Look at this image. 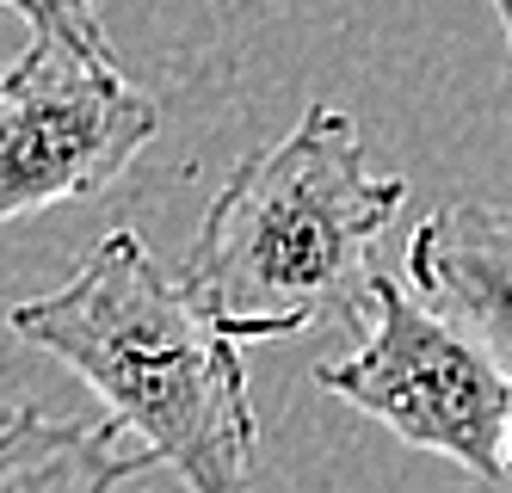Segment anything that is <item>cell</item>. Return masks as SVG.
<instances>
[{"mask_svg": "<svg viewBox=\"0 0 512 493\" xmlns=\"http://www.w3.org/2000/svg\"><path fill=\"white\" fill-rule=\"evenodd\" d=\"M494 7V19H500V31H506V50H512V0H488Z\"/></svg>", "mask_w": 512, "mask_h": 493, "instance_id": "8", "label": "cell"}, {"mask_svg": "<svg viewBox=\"0 0 512 493\" xmlns=\"http://www.w3.org/2000/svg\"><path fill=\"white\" fill-rule=\"evenodd\" d=\"M0 7H13L31 31H50V37L81 44V50L112 56V37H105V25H99V13H93V0H0Z\"/></svg>", "mask_w": 512, "mask_h": 493, "instance_id": "7", "label": "cell"}, {"mask_svg": "<svg viewBox=\"0 0 512 493\" xmlns=\"http://www.w3.org/2000/svg\"><path fill=\"white\" fill-rule=\"evenodd\" d=\"M155 136L161 105L112 56L31 31L0 62V229L112 192Z\"/></svg>", "mask_w": 512, "mask_h": 493, "instance_id": "4", "label": "cell"}, {"mask_svg": "<svg viewBox=\"0 0 512 493\" xmlns=\"http://www.w3.org/2000/svg\"><path fill=\"white\" fill-rule=\"evenodd\" d=\"M506 493H512V420H506Z\"/></svg>", "mask_w": 512, "mask_h": 493, "instance_id": "9", "label": "cell"}, {"mask_svg": "<svg viewBox=\"0 0 512 493\" xmlns=\"http://www.w3.org/2000/svg\"><path fill=\"white\" fill-rule=\"evenodd\" d=\"M315 383L389 426L401 444L506 487L512 376L395 278H371V309L352 333V352L315 364Z\"/></svg>", "mask_w": 512, "mask_h": 493, "instance_id": "3", "label": "cell"}, {"mask_svg": "<svg viewBox=\"0 0 512 493\" xmlns=\"http://www.w3.org/2000/svg\"><path fill=\"white\" fill-rule=\"evenodd\" d=\"M408 278L426 309L463 327L512 376V204H438L408 241Z\"/></svg>", "mask_w": 512, "mask_h": 493, "instance_id": "5", "label": "cell"}, {"mask_svg": "<svg viewBox=\"0 0 512 493\" xmlns=\"http://www.w3.org/2000/svg\"><path fill=\"white\" fill-rule=\"evenodd\" d=\"M118 420H56L44 407H0V493H124L149 469V450H124Z\"/></svg>", "mask_w": 512, "mask_h": 493, "instance_id": "6", "label": "cell"}, {"mask_svg": "<svg viewBox=\"0 0 512 493\" xmlns=\"http://www.w3.org/2000/svg\"><path fill=\"white\" fill-rule=\"evenodd\" d=\"M408 204V179L371 173L364 130L340 105H309L278 142L229 167L210 198L179 290L235 346H278L309 327H364L371 247Z\"/></svg>", "mask_w": 512, "mask_h": 493, "instance_id": "1", "label": "cell"}, {"mask_svg": "<svg viewBox=\"0 0 512 493\" xmlns=\"http://www.w3.org/2000/svg\"><path fill=\"white\" fill-rule=\"evenodd\" d=\"M13 339L38 346L105 401L186 493H253V420L241 346L167 278L136 229H112L50 296L7 309Z\"/></svg>", "mask_w": 512, "mask_h": 493, "instance_id": "2", "label": "cell"}]
</instances>
